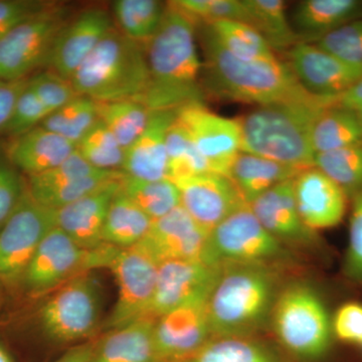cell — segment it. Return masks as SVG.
<instances>
[{
    "label": "cell",
    "instance_id": "1",
    "mask_svg": "<svg viewBox=\"0 0 362 362\" xmlns=\"http://www.w3.org/2000/svg\"><path fill=\"white\" fill-rule=\"evenodd\" d=\"M197 37V21L168 2L158 30L144 45L149 85L140 102L150 110H177L202 103V62Z\"/></svg>",
    "mask_w": 362,
    "mask_h": 362
},
{
    "label": "cell",
    "instance_id": "2",
    "mask_svg": "<svg viewBox=\"0 0 362 362\" xmlns=\"http://www.w3.org/2000/svg\"><path fill=\"white\" fill-rule=\"evenodd\" d=\"M335 100L316 96L303 88L286 99L257 107L239 118L240 152L300 170L314 166L312 127Z\"/></svg>",
    "mask_w": 362,
    "mask_h": 362
},
{
    "label": "cell",
    "instance_id": "3",
    "mask_svg": "<svg viewBox=\"0 0 362 362\" xmlns=\"http://www.w3.org/2000/svg\"><path fill=\"white\" fill-rule=\"evenodd\" d=\"M202 56L204 96L264 106L303 89L290 66L277 57L244 61L226 52L207 25H197Z\"/></svg>",
    "mask_w": 362,
    "mask_h": 362
},
{
    "label": "cell",
    "instance_id": "4",
    "mask_svg": "<svg viewBox=\"0 0 362 362\" xmlns=\"http://www.w3.org/2000/svg\"><path fill=\"white\" fill-rule=\"evenodd\" d=\"M275 267L233 264L223 267L209 301L213 337H250L271 318L277 299Z\"/></svg>",
    "mask_w": 362,
    "mask_h": 362
},
{
    "label": "cell",
    "instance_id": "5",
    "mask_svg": "<svg viewBox=\"0 0 362 362\" xmlns=\"http://www.w3.org/2000/svg\"><path fill=\"white\" fill-rule=\"evenodd\" d=\"M71 82L78 95L96 102L141 101L149 85L144 45L128 39L114 26Z\"/></svg>",
    "mask_w": 362,
    "mask_h": 362
},
{
    "label": "cell",
    "instance_id": "6",
    "mask_svg": "<svg viewBox=\"0 0 362 362\" xmlns=\"http://www.w3.org/2000/svg\"><path fill=\"white\" fill-rule=\"evenodd\" d=\"M270 319L279 341L298 358L321 361L332 349L333 314L310 286L298 283L279 293Z\"/></svg>",
    "mask_w": 362,
    "mask_h": 362
},
{
    "label": "cell",
    "instance_id": "7",
    "mask_svg": "<svg viewBox=\"0 0 362 362\" xmlns=\"http://www.w3.org/2000/svg\"><path fill=\"white\" fill-rule=\"evenodd\" d=\"M103 289L94 271L86 272L57 288L39 310L40 329L54 343L82 342L102 324Z\"/></svg>",
    "mask_w": 362,
    "mask_h": 362
},
{
    "label": "cell",
    "instance_id": "8",
    "mask_svg": "<svg viewBox=\"0 0 362 362\" xmlns=\"http://www.w3.org/2000/svg\"><path fill=\"white\" fill-rule=\"evenodd\" d=\"M292 259L285 244L261 225L249 206L209 230L201 256V261L214 267L233 264L275 267Z\"/></svg>",
    "mask_w": 362,
    "mask_h": 362
},
{
    "label": "cell",
    "instance_id": "9",
    "mask_svg": "<svg viewBox=\"0 0 362 362\" xmlns=\"http://www.w3.org/2000/svg\"><path fill=\"white\" fill-rule=\"evenodd\" d=\"M71 18L70 7L52 2L0 37V80H28L47 68L59 33Z\"/></svg>",
    "mask_w": 362,
    "mask_h": 362
},
{
    "label": "cell",
    "instance_id": "10",
    "mask_svg": "<svg viewBox=\"0 0 362 362\" xmlns=\"http://www.w3.org/2000/svg\"><path fill=\"white\" fill-rule=\"evenodd\" d=\"M118 249L107 244L96 250L83 249L56 226L40 243L26 269L23 285L32 294H49L81 274L108 268Z\"/></svg>",
    "mask_w": 362,
    "mask_h": 362
},
{
    "label": "cell",
    "instance_id": "11",
    "mask_svg": "<svg viewBox=\"0 0 362 362\" xmlns=\"http://www.w3.org/2000/svg\"><path fill=\"white\" fill-rule=\"evenodd\" d=\"M159 265L141 244L117 250L107 269L115 278L118 293L103 329L108 332L150 318Z\"/></svg>",
    "mask_w": 362,
    "mask_h": 362
},
{
    "label": "cell",
    "instance_id": "12",
    "mask_svg": "<svg viewBox=\"0 0 362 362\" xmlns=\"http://www.w3.org/2000/svg\"><path fill=\"white\" fill-rule=\"evenodd\" d=\"M56 226V211L35 202L25 187L20 204L0 230V282L23 283L40 243Z\"/></svg>",
    "mask_w": 362,
    "mask_h": 362
},
{
    "label": "cell",
    "instance_id": "13",
    "mask_svg": "<svg viewBox=\"0 0 362 362\" xmlns=\"http://www.w3.org/2000/svg\"><path fill=\"white\" fill-rule=\"evenodd\" d=\"M176 121L187 130L211 173L228 175L240 152L239 118H226L202 103H192L176 110Z\"/></svg>",
    "mask_w": 362,
    "mask_h": 362
},
{
    "label": "cell",
    "instance_id": "14",
    "mask_svg": "<svg viewBox=\"0 0 362 362\" xmlns=\"http://www.w3.org/2000/svg\"><path fill=\"white\" fill-rule=\"evenodd\" d=\"M223 267L209 266L201 259H175L159 265L150 318L194 303L209 301Z\"/></svg>",
    "mask_w": 362,
    "mask_h": 362
},
{
    "label": "cell",
    "instance_id": "15",
    "mask_svg": "<svg viewBox=\"0 0 362 362\" xmlns=\"http://www.w3.org/2000/svg\"><path fill=\"white\" fill-rule=\"evenodd\" d=\"M286 52L298 82L316 96L339 97L362 78V66L345 63L315 44L300 42Z\"/></svg>",
    "mask_w": 362,
    "mask_h": 362
},
{
    "label": "cell",
    "instance_id": "16",
    "mask_svg": "<svg viewBox=\"0 0 362 362\" xmlns=\"http://www.w3.org/2000/svg\"><path fill=\"white\" fill-rule=\"evenodd\" d=\"M175 183L180 190V206L209 232L235 211L249 206L228 175L206 173Z\"/></svg>",
    "mask_w": 362,
    "mask_h": 362
},
{
    "label": "cell",
    "instance_id": "17",
    "mask_svg": "<svg viewBox=\"0 0 362 362\" xmlns=\"http://www.w3.org/2000/svg\"><path fill=\"white\" fill-rule=\"evenodd\" d=\"M115 26L112 13L93 6L74 16L59 33L47 70L70 80L105 35Z\"/></svg>",
    "mask_w": 362,
    "mask_h": 362
},
{
    "label": "cell",
    "instance_id": "18",
    "mask_svg": "<svg viewBox=\"0 0 362 362\" xmlns=\"http://www.w3.org/2000/svg\"><path fill=\"white\" fill-rule=\"evenodd\" d=\"M211 338L207 302L185 305L154 319V346L162 362L185 361Z\"/></svg>",
    "mask_w": 362,
    "mask_h": 362
},
{
    "label": "cell",
    "instance_id": "19",
    "mask_svg": "<svg viewBox=\"0 0 362 362\" xmlns=\"http://www.w3.org/2000/svg\"><path fill=\"white\" fill-rule=\"evenodd\" d=\"M298 211L310 230H326L339 225L349 199L339 185L316 166L300 171L294 178Z\"/></svg>",
    "mask_w": 362,
    "mask_h": 362
},
{
    "label": "cell",
    "instance_id": "20",
    "mask_svg": "<svg viewBox=\"0 0 362 362\" xmlns=\"http://www.w3.org/2000/svg\"><path fill=\"white\" fill-rule=\"evenodd\" d=\"M209 230L180 206L153 221L142 246L159 264L175 259H201Z\"/></svg>",
    "mask_w": 362,
    "mask_h": 362
},
{
    "label": "cell",
    "instance_id": "21",
    "mask_svg": "<svg viewBox=\"0 0 362 362\" xmlns=\"http://www.w3.org/2000/svg\"><path fill=\"white\" fill-rule=\"evenodd\" d=\"M261 225L283 244L316 246L317 233L302 221L294 194V178L284 181L249 204Z\"/></svg>",
    "mask_w": 362,
    "mask_h": 362
},
{
    "label": "cell",
    "instance_id": "22",
    "mask_svg": "<svg viewBox=\"0 0 362 362\" xmlns=\"http://www.w3.org/2000/svg\"><path fill=\"white\" fill-rule=\"evenodd\" d=\"M123 176L108 181L78 201L57 209V228L83 249L96 250L104 246L102 233L105 220L111 202L120 189Z\"/></svg>",
    "mask_w": 362,
    "mask_h": 362
},
{
    "label": "cell",
    "instance_id": "23",
    "mask_svg": "<svg viewBox=\"0 0 362 362\" xmlns=\"http://www.w3.org/2000/svg\"><path fill=\"white\" fill-rule=\"evenodd\" d=\"M175 119L176 110L151 112L146 129L125 150L124 175L147 181L168 178L166 135Z\"/></svg>",
    "mask_w": 362,
    "mask_h": 362
},
{
    "label": "cell",
    "instance_id": "24",
    "mask_svg": "<svg viewBox=\"0 0 362 362\" xmlns=\"http://www.w3.org/2000/svg\"><path fill=\"white\" fill-rule=\"evenodd\" d=\"M6 150L13 165L23 175L32 176L59 165L77 150V146L40 125L9 140Z\"/></svg>",
    "mask_w": 362,
    "mask_h": 362
},
{
    "label": "cell",
    "instance_id": "25",
    "mask_svg": "<svg viewBox=\"0 0 362 362\" xmlns=\"http://www.w3.org/2000/svg\"><path fill=\"white\" fill-rule=\"evenodd\" d=\"M361 18L362 0H304L297 4L291 25L301 42L314 44Z\"/></svg>",
    "mask_w": 362,
    "mask_h": 362
},
{
    "label": "cell",
    "instance_id": "26",
    "mask_svg": "<svg viewBox=\"0 0 362 362\" xmlns=\"http://www.w3.org/2000/svg\"><path fill=\"white\" fill-rule=\"evenodd\" d=\"M154 319L110 330L96 342L90 362H162L153 341Z\"/></svg>",
    "mask_w": 362,
    "mask_h": 362
},
{
    "label": "cell",
    "instance_id": "27",
    "mask_svg": "<svg viewBox=\"0 0 362 362\" xmlns=\"http://www.w3.org/2000/svg\"><path fill=\"white\" fill-rule=\"evenodd\" d=\"M300 171L271 159L240 152L230 166L228 176L245 202L250 204L271 188L296 177Z\"/></svg>",
    "mask_w": 362,
    "mask_h": 362
},
{
    "label": "cell",
    "instance_id": "28",
    "mask_svg": "<svg viewBox=\"0 0 362 362\" xmlns=\"http://www.w3.org/2000/svg\"><path fill=\"white\" fill-rule=\"evenodd\" d=\"M153 221L122 189L114 197L105 220L104 244L119 249L134 247L148 233Z\"/></svg>",
    "mask_w": 362,
    "mask_h": 362
},
{
    "label": "cell",
    "instance_id": "29",
    "mask_svg": "<svg viewBox=\"0 0 362 362\" xmlns=\"http://www.w3.org/2000/svg\"><path fill=\"white\" fill-rule=\"evenodd\" d=\"M362 142V123L357 111L332 104L317 117L311 131L315 156Z\"/></svg>",
    "mask_w": 362,
    "mask_h": 362
},
{
    "label": "cell",
    "instance_id": "30",
    "mask_svg": "<svg viewBox=\"0 0 362 362\" xmlns=\"http://www.w3.org/2000/svg\"><path fill=\"white\" fill-rule=\"evenodd\" d=\"M247 13V25L266 40L273 52H288L301 42L281 0H243Z\"/></svg>",
    "mask_w": 362,
    "mask_h": 362
},
{
    "label": "cell",
    "instance_id": "31",
    "mask_svg": "<svg viewBox=\"0 0 362 362\" xmlns=\"http://www.w3.org/2000/svg\"><path fill=\"white\" fill-rule=\"evenodd\" d=\"M166 6L158 0H116L112 4V18L125 37L145 45L158 30Z\"/></svg>",
    "mask_w": 362,
    "mask_h": 362
},
{
    "label": "cell",
    "instance_id": "32",
    "mask_svg": "<svg viewBox=\"0 0 362 362\" xmlns=\"http://www.w3.org/2000/svg\"><path fill=\"white\" fill-rule=\"evenodd\" d=\"M180 362H286L265 343L251 337H213L199 351Z\"/></svg>",
    "mask_w": 362,
    "mask_h": 362
},
{
    "label": "cell",
    "instance_id": "33",
    "mask_svg": "<svg viewBox=\"0 0 362 362\" xmlns=\"http://www.w3.org/2000/svg\"><path fill=\"white\" fill-rule=\"evenodd\" d=\"M99 120L111 131L124 150L146 129L151 110L138 100L97 102Z\"/></svg>",
    "mask_w": 362,
    "mask_h": 362
},
{
    "label": "cell",
    "instance_id": "34",
    "mask_svg": "<svg viewBox=\"0 0 362 362\" xmlns=\"http://www.w3.org/2000/svg\"><path fill=\"white\" fill-rule=\"evenodd\" d=\"M121 189L152 221L158 220L180 206V190L168 178L147 181L124 175Z\"/></svg>",
    "mask_w": 362,
    "mask_h": 362
},
{
    "label": "cell",
    "instance_id": "35",
    "mask_svg": "<svg viewBox=\"0 0 362 362\" xmlns=\"http://www.w3.org/2000/svg\"><path fill=\"white\" fill-rule=\"evenodd\" d=\"M221 47L244 61L276 58L275 52L252 26L237 21H221L207 25Z\"/></svg>",
    "mask_w": 362,
    "mask_h": 362
},
{
    "label": "cell",
    "instance_id": "36",
    "mask_svg": "<svg viewBox=\"0 0 362 362\" xmlns=\"http://www.w3.org/2000/svg\"><path fill=\"white\" fill-rule=\"evenodd\" d=\"M98 122L97 102L90 98L78 96L63 108L49 114L40 126L65 138L78 148L83 138Z\"/></svg>",
    "mask_w": 362,
    "mask_h": 362
},
{
    "label": "cell",
    "instance_id": "37",
    "mask_svg": "<svg viewBox=\"0 0 362 362\" xmlns=\"http://www.w3.org/2000/svg\"><path fill=\"white\" fill-rule=\"evenodd\" d=\"M314 166L339 185L349 201L362 190V142L317 154Z\"/></svg>",
    "mask_w": 362,
    "mask_h": 362
},
{
    "label": "cell",
    "instance_id": "38",
    "mask_svg": "<svg viewBox=\"0 0 362 362\" xmlns=\"http://www.w3.org/2000/svg\"><path fill=\"white\" fill-rule=\"evenodd\" d=\"M166 148L168 157V180L173 182L190 176L211 173L206 159L197 150L187 130L176 119L168 131Z\"/></svg>",
    "mask_w": 362,
    "mask_h": 362
},
{
    "label": "cell",
    "instance_id": "39",
    "mask_svg": "<svg viewBox=\"0 0 362 362\" xmlns=\"http://www.w3.org/2000/svg\"><path fill=\"white\" fill-rule=\"evenodd\" d=\"M78 151L100 170L122 171L125 150L101 121L83 138Z\"/></svg>",
    "mask_w": 362,
    "mask_h": 362
},
{
    "label": "cell",
    "instance_id": "40",
    "mask_svg": "<svg viewBox=\"0 0 362 362\" xmlns=\"http://www.w3.org/2000/svg\"><path fill=\"white\" fill-rule=\"evenodd\" d=\"M123 175L122 171H102L89 177L59 185V187L37 188V189H30L28 187V189L35 202L47 209L57 211L95 192L108 181Z\"/></svg>",
    "mask_w": 362,
    "mask_h": 362
},
{
    "label": "cell",
    "instance_id": "41",
    "mask_svg": "<svg viewBox=\"0 0 362 362\" xmlns=\"http://www.w3.org/2000/svg\"><path fill=\"white\" fill-rule=\"evenodd\" d=\"M178 8L197 21L209 25L221 21L247 23V13L243 0H175Z\"/></svg>",
    "mask_w": 362,
    "mask_h": 362
},
{
    "label": "cell",
    "instance_id": "42",
    "mask_svg": "<svg viewBox=\"0 0 362 362\" xmlns=\"http://www.w3.org/2000/svg\"><path fill=\"white\" fill-rule=\"evenodd\" d=\"M28 84L49 115L81 96L70 80L49 70L35 73L28 78Z\"/></svg>",
    "mask_w": 362,
    "mask_h": 362
},
{
    "label": "cell",
    "instance_id": "43",
    "mask_svg": "<svg viewBox=\"0 0 362 362\" xmlns=\"http://www.w3.org/2000/svg\"><path fill=\"white\" fill-rule=\"evenodd\" d=\"M25 187V175L7 154L6 143L0 142V230L20 204Z\"/></svg>",
    "mask_w": 362,
    "mask_h": 362
},
{
    "label": "cell",
    "instance_id": "44",
    "mask_svg": "<svg viewBox=\"0 0 362 362\" xmlns=\"http://www.w3.org/2000/svg\"><path fill=\"white\" fill-rule=\"evenodd\" d=\"M102 171L105 170H100L90 165L77 149L65 161L62 162L59 165L51 170L37 175L25 176V177L26 185L30 189H37V188L59 187V185L89 177Z\"/></svg>",
    "mask_w": 362,
    "mask_h": 362
},
{
    "label": "cell",
    "instance_id": "45",
    "mask_svg": "<svg viewBox=\"0 0 362 362\" xmlns=\"http://www.w3.org/2000/svg\"><path fill=\"white\" fill-rule=\"evenodd\" d=\"M314 44L345 63L362 66V18L337 28Z\"/></svg>",
    "mask_w": 362,
    "mask_h": 362
},
{
    "label": "cell",
    "instance_id": "46",
    "mask_svg": "<svg viewBox=\"0 0 362 362\" xmlns=\"http://www.w3.org/2000/svg\"><path fill=\"white\" fill-rule=\"evenodd\" d=\"M47 116L49 113L40 103L39 98L35 96L26 83L14 104L13 113L6 128L2 131L1 136L8 138L9 140L20 137L40 126Z\"/></svg>",
    "mask_w": 362,
    "mask_h": 362
},
{
    "label": "cell",
    "instance_id": "47",
    "mask_svg": "<svg viewBox=\"0 0 362 362\" xmlns=\"http://www.w3.org/2000/svg\"><path fill=\"white\" fill-rule=\"evenodd\" d=\"M349 238L342 264V275L349 284L362 288V190L351 199Z\"/></svg>",
    "mask_w": 362,
    "mask_h": 362
},
{
    "label": "cell",
    "instance_id": "48",
    "mask_svg": "<svg viewBox=\"0 0 362 362\" xmlns=\"http://www.w3.org/2000/svg\"><path fill=\"white\" fill-rule=\"evenodd\" d=\"M335 339L346 344L361 346L362 343V303L349 301L340 305L333 314Z\"/></svg>",
    "mask_w": 362,
    "mask_h": 362
},
{
    "label": "cell",
    "instance_id": "49",
    "mask_svg": "<svg viewBox=\"0 0 362 362\" xmlns=\"http://www.w3.org/2000/svg\"><path fill=\"white\" fill-rule=\"evenodd\" d=\"M51 4L40 0H0V37Z\"/></svg>",
    "mask_w": 362,
    "mask_h": 362
},
{
    "label": "cell",
    "instance_id": "50",
    "mask_svg": "<svg viewBox=\"0 0 362 362\" xmlns=\"http://www.w3.org/2000/svg\"><path fill=\"white\" fill-rule=\"evenodd\" d=\"M26 83L28 80L18 82H6L0 80V136L11 118L14 104L21 90L25 87Z\"/></svg>",
    "mask_w": 362,
    "mask_h": 362
},
{
    "label": "cell",
    "instance_id": "51",
    "mask_svg": "<svg viewBox=\"0 0 362 362\" xmlns=\"http://www.w3.org/2000/svg\"><path fill=\"white\" fill-rule=\"evenodd\" d=\"M95 346V342L80 343L52 362H90Z\"/></svg>",
    "mask_w": 362,
    "mask_h": 362
},
{
    "label": "cell",
    "instance_id": "52",
    "mask_svg": "<svg viewBox=\"0 0 362 362\" xmlns=\"http://www.w3.org/2000/svg\"><path fill=\"white\" fill-rule=\"evenodd\" d=\"M335 104L352 110L359 108L362 105V78L349 90L337 97Z\"/></svg>",
    "mask_w": 362,
    "mask_h": 362
},
{
    "label": "cell",
    "instance_id": "53",
    "mask_svg": "<svg viewBox=\"0 0 362 362\" xmlns=\"http://www.w3.org/2000/svg\"><path fill=\"white\" fill-rule=\"evenodd\" d=\"M0 362H14L11 354L7 351V349L1 343H0Z\"/></svg>",
    "mask_w": 362,
    "mask_h": 362
},
{
    "label": "cell",
    "instance_id": "54",
    "mask_svg": "<svg viewBox=\"0 0 362 362\" xmlns=\"http://www.w3.org/2000/svg\"><path fill=\"white\" fill-rule=\"evenodd\" d=\"M357 113H358L359 118H361V123H362V105L359 108H357L356 110Z\"/></svg>",
    "mask_w": 362,
    "mask_h": 362
}]
</instances>
